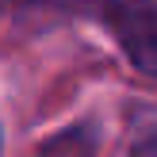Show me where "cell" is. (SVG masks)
<instances>
[{
	"mask_svg": "<svg viewBox=\"0 0 157 157\" xmlns=\"http://www.w3.org/2000/svg\"><path fill=\"white\" fill-rule=\"evenodd\" d=\"M104 146V127L96 119H77L38 142L35 157H96Z\"/></svg>",
	"mask_w": 157,
	"mask_h": 157,
	"instance_id": "2",
	"label": "cell"
},
{
	"mask_svg": "<svg viewBox=\"0 0 157 157\" xmlns=\"http://www.w3.org/2000/svg\"><path fill=\"white\" fill-rule=\"evenodd\" d=\"M127 157H157V123L142 127L127 146Z\"/></svg>",
	"mask_w": 157,
	"mask_h": 157,
	"instance_id": "3",
	"label": "cell"
},
{
	"mask_svg": "<svg viewBox=\"0 0 157 157\" xmlns=\"http://www.w3.org/2000/svg\"><path fill=\"white\" fill-rule=\"evenodd\" d=\"M15 12L88 19L115 38L130 69L157 84V0H8Z\"/></svg>",
	"mask_w": 157,
	"mask_h": 157,
	"instance_id": "1",
	"label": "cell"
},
{
	"mask_svg": "<svg viewBox=\"0 0 157 157\" xmlns=\"http://www.w3.org/2000/svg\"><path fill=\"white\" fill-rule=\"evenodd\" d=\"M0 153H4V130H0Z\"/></svg>",
	"mask_w": 157,
	"mask_h": 157,
	"instance_id": "4",
	"label": "cell"
}]
</instances>
